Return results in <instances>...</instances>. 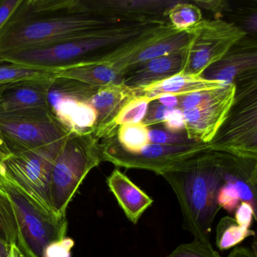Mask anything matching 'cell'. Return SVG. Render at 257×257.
I'll return each mask as SVG.
<instances>
[{
  "mask_svg": "<svg viewBox=\"0 0 257 257\" xmlns=\"http://www.w3.org/2000/svg\"><path fill=\"white\" fill-rule=\"evenodd\" d=\"M135 21L84 11L81 0H22L0 32V55L83 37Z\"/></svg>",
  "mask_w": 257,
  "mask_h": 257,
  "instance_id": "cell-1",
  "label": "cell"
},
{
  "mask_svg": "<svg viewBox=\"0 0 257 257\" xmlns=\"http://www.w3.org/2000/svg\"><path fill=\"white\" fill-rule=\"evenodd\" d=\"M224 153L197 155L162 174L181 207L183 227L195 240L210 243L213 221L220 210L218 193L222 182Z\"/></svg>",
  "mask_w": 257,
  "mask_h": 257,
  "instance_id": "cell-2",
  "label": "cell"
},
{
  "mask_svg": "<svg viewBox=\"0 0 257 257\" xmlns=\"http://www.w3.org/2000/svg\"><path fill=\"white\" fill-rule=\"evenodd\" d=\"M160 22L159 19H149L118 22L88 35L15 51L0 55V58L6 62L53 72L94 64L106 49L138 35Z\"/></svg>",
  "mask_w": 257,
  "mask_h": 257,
  "instance_id": "cell-3",
  "label": "cell"
},
{
  "mask_svg": "<svg viewBox=\"0 0 257 257\" xmlns=\"http://www.w3.org/2000/svg\"><path fill=\"white\" fill-rule=\"evenodd\" d=\"M0 188L7 194L18 228L17 246L26 257H46L48 249L67 237V220L43 208L0 172Z\"/></svg>",
  "mask_w": 257,
  "mask_h": 257,
  "instance_id": "cell-4",
  "label": "cell"
},
{
  "mask_svg": "<svg viewBox=\"0 0 257 257\" xmlns=\"http://www.w3.org/2000/svg\"><path fill=\"white\" fill-rule=\"evenodd\" d=\"M102 162L100 141L94 133L68 134L54 162L49 185L51 207L66 216L67 207L88 173Z\"/></svg>",
  "mask_w": 257,
  "mask_h": 257,
  "instance_id": "cell-5",
  "label": "cell"
},
{
  "mask_svg": "<svg viewBox=\"0 0 257 257\" xmlns=\"http://www.w3.org/2000/svg\"><path fill=\"white\" fill-rule=\"evenodd\" d=\"M187 30L189 43L182 54L180 72L198 76H202L246 36L241 28L219 19L202 20Z\"/></svg>",
  "mask_w": 257,
  "mask_h": 257,
  "instance_id": "cell-6",
  "label": "cell"
},
{
  "mask_svg": "<svg viewBox=\"0 0 257 257\" xmlns=\"http://www.w3.org/2000/svg\"><path fill=\"white\" fill-rule=\"evenodd\" d=\"M235 93L228 118L210 144L212 151L257 159L256 80Z\"/></svg>",
  "mask_w": 257,
  "mask_h": 257,
  "instance_id": "cell-7",
  "label": "cell"
},
{
  "mask_svg": "<svg viewBox=\"0 0 257 257\" xmlns=\"http://www.w3.org/2000/svg\"><path fill=\"white\" fill-rule=\"evenodd\" d=\"M64 138L35 150L10 155L3 164V173L7 178L52 213L49 200L51 174Z\"/></svg>",
  "mask_w": 257,
  "mask_h": 257,
  "instance_id": "cell-8",
  "label": "cell"
},
{
  "mask_svg": "<svg viewBox=\"0 0 257 257\" xmlns=\"http://www.w3.org/2000/svg\"><path fill=\"white\" fill-rule=\"evenodd\" d=\"M97 88L74 79L54 76L48 94L49 110L69 134L94 133L97 112L89 99Z\"/></svg>",
  "mask_w": 257,
  "mask_h": 257,
  "instance_id": "cell-9",
  "label": "cell"
},
{
  "mask_svg": "<svg viewBox=\"0 0 257 257\" xmlns=\"http://www.w3.org/2000/svg\"><path fill=\"white\" fill-rule=\"evenodd\" d=\"M0 132L10 155L45 147L69 134L49 110L0 114Z\"/></svg>",
  "mask_w": 257,
  "mask_h": 257,
  "instance_id": "cell-10",
  "label": "cell"
},
{
  "mask_svg": "<svg viewBox=\"0 0 257 257\" xmlns=\"http://www.w3.org/2000/svg\"><path fill=\"white\" fill-rule=\"evenodd\" d=\"M209 151H212L210 144L194 141L171 145L150 143L137 154H127L100 142L102 161L111 162L121 168L147 170L161 176L181 162Z\"/></svg>",
  "mask_w": 257,
  "mask_h": 257,
  "instance_id": "cell-11",
  "label": "cell"
},
{
  "mask_svg": "<svg viewBox=\"0 0 257 257\" xmlns=\"http://www.w3.org/2000/svg\"><path fill=\"white\" fill-rule=\"evenodd\" d=\"M257 159L237 157L224 153L222 182L218 193V205L234 213L242 203L256 211Z\"/></svg>",
  "mask_w": 257,
  "mask_h": 257,
  "instance_id": "cell-12",
  "label": "cell"
},
{
  "mask_svg": "<svg viewBox=\"0 0 257 257\" xmlns=\"http://www.w3.org/2000/svg\"><path fill=\"white\" fill-rule=\"evenodd\" d=\"M236 88L235 84H230L225 87L223 94L216 100L182 110L188 140L204 144L213 141L234 104Z\"/></svg>",
  "mask_w": 257,
  "mask_h": 257,
  "instance_id": "cell-13",
  "label": "cell"
},
{
  "mask_svg": "<svg viewBox=\"0 0 257 257\" xmlns=\"http://www.w3.org/2000/svg\"><path fill=\"white\" fill-rule=\"evenodd\" d=\"M54 76L9 84L0 97V114L49 110L48 94Z\"/></svg>",
  "mask_w": 257,
  "mask_h": 257,
  "instance_id": "cell-14",
  "label": "cell"
},
{
  "mask_svg": "<svg viewBox=\"0 0 257 257\" xmlns=\"http://www.w3.org/2000/svg\"><path fill=\"white\" fill-rule=\"evenodd\" d=\"M243 40L233 46L228 53L217 63L207 68L204 78L225 82L226 85L236 84L240 79H251L257 68L256 43Z\"/></svg>",
  "mask_w": 257,
  "mask_h": 257,
  "instance_id": "cell-15",
  "label": "cell"
},
{
  "mask_svg": "<svg viewBox=\"0 0 257 257\" xmlns=\"http://www.w3.org/2000/svg\"><path fill=\"white\" fill-rule=\"evenodd\" d=\"M137 97L136 91L121 83L112 84L96 90L89 103L97 112L94 135L97 139L109 138L111 127L120 111L129 101Z\"/></svg>",
  "mask_w": 257,
  "mask_h": 257,
  "instance_id": "cell-16",
  "label": "cell"
},
{
  "mask_svg": "<svg viewBox=\"0 0 257 257\" xmlns=\"http://www.w3.org/2000/svg\"><path fill=\"white\" fill-rule=\"evenodd\" d=\"M110 192L129 221L138 224L146 210L153 204V199L134 183L118 168L106 178Z\"/></svg>",
  "mask_w": 257,
  "mask_h": 257,
  "instance_id": "cell-17",
  "label": "cell"
},
{
  "mask_svg": "<svg viewBox=\"0 0 257 257\" xmlns=\"http://www.w3.org/2000/svg\"><path fill=\"white\" fill-rule=\"evenodd\" d=\"M182 54L160 57L135 66L124 72L120 83L140 88L171 77L181 71Z\"/></svg>",
  "mask_w": 257,
  "mask_h": 257,
  "instance_id": "cell-18",
  "label": "cell"
},
{
  "mask_svg": "<svg viewBox=\"0 0 257 257\" xmlns=\"http://www.w3.org/2000/svg\"><path fill=\"white\" fill-rule=\"evenodd\" d=\"M226 85H228L225 82L207 79L203 76L180 72L163 80L134 89L136 91L137 96H144L155 100L158 96L162 94L184 96L198 91L223 88Z\"/></svg>",
  "mask_w": 257,
  "mask_h": 257,
  "instance_id": "cell-19",
  "label": "cell"
},
{
  "mask_svg": "<svg viewBox=\"0 0 257 257\" xmlns=\"http://www.w3.org/2000/svg\"><path fill=\"white\" fill-rule=\"evenodd\" d=\"M189 33L186 31L175 30L173 32L161 37L135 55L126 64L125 71L129 69L150 60L174 54H182L189 43Z\"/></svg>",
  "mask_w": 257,
  "mask_h": 257,
  "instance_id": "cell-20",
  "label": "cell"
},
{
  "mask_svg": "<svg viewBox=\"0 0 257 257\" xmlns=\"http://www.w3.org/2000/svg\"><path fill=\"white\" fill-rule=\"evenodd\" d=\"M55 77L74 79L90 86L100 88L120 83L121 76L112 67L102 64H90L54 72Z\"/></svg>",
  "mask_w": 257,
  "mask_h": 257,
  "instance_id": "cell-21",
  "label": "cell"
},
{
  "mask_svg": "<svg viewBox=\"0 0 257 257\" xmlns=\"http://www.w3.org/2000/svg\"><path fill=\"white\" fill-rule=\"evenodd\" d=\"M149 132V127L143 122L125 124L117 129V142L113 138L103 140V142L127 154H137L150 144Z\"/></svg>",
  "mask_w": 257,
  "mask_h": 257,
  "instance_id": "cell-22",
  "label": "cell"
},
{
  "mask_svg": "<svg viewBox=\"0 0 257 257\" xmlns=\"http://www.w3.org/2000/svg\"><path fill=\"white\" fill-rule=\"evenodd\" d=\"M254 234L253 231L239 225L234 218L225 216L219 221L216 228V245L221 250H225Z\"/></svg>",
  "mask_w": 257,
  "mask_h": 257,
  "instance_id": "cell-23",
  "label": "cell"
},
{
  "mask_svg": "<svg viewBox=\"0 0 257 257\" xmlns=\"http://www.w3.org/2000/svg\"><path fill=\"white\" fill-rule=\"evenodd\" d=\"M152 101L151 99L144 96H137L129 101L112 121L109 138L115 136V132L120 126L142 122Z\"/></svg>",
  "mask_w": 257,
  "mask_h": 257,
  "instance_id": "cell-24",
  "label": "cell"
},
{
  "mask_svg": "<svg viewBox=\"0 0 257 257\" xmlns=\"http://www.w3.org/2000/svg\"><path fill=\"white\" fill-rule=\"evenodd\" d=\"M168 22L178 31H186L203 20L201 10L189 4H178L168 7L165 12Z\"/></svg>",
  "mask_w": 257,
  "mask_h": 257,
  "instance_id": "cell-25",
  "label": "cell"
},
{
  "mask_svg": "<svg viewBox=\"0 0 257 257\" xmlns=\"http://www.w3.org/2000/svg\"><path fill=\"white\" fill-rule=\"evenodd\" d=\"M53 75V71L33 68L22 64L9 62L0 64V85H7L29 79L48 77Z\"/></svg>",
  "mask_w": 257,
  "mask_h": 257,
  "instance_id": "cell-26",
  "label": "cell"
},
{
  "mask_svg": "<svg viewBox=\"0 0 257 257\" xmlns=\"http://www.w3.org/2000/svg\"><path fill=\"white\" fill-rule=\"evenodd\" d=\"M0 238L12 245H17L18 228L11 201L0 188Z\"/></svg>",
  "mask_w": 257,
  "mask_h": 257,
  "instance_id": "cell-27",
  "label": "cell"
},
{
  "mask_svg": "<svg viewBox=\"0 0 257 257\" xmlns=\"http://www.w3.org/2000/svg\"><path fill=\"white\" fill-rule=\"evenodd\" d=\"M167 257H221L211 243H205L194 239L189 243H182Z\"/></svg>",
  "mask_w": 257,
  "mask_h": 257,
  "instance_id": "cell-28",
  "label": "cell"
},
{
  "mask_svg": "<svg viewBox=\"0 0 257 257\" xmlns=\"http://www.w3.org/2000/svg\"><path fill=\"white\" fill-rule=\"evenodd\" d=\"M227 86V85H226ZM216 89L206 90L192 93L184 96H179V109L181 110L197 107L220 97L225 91V87Z\"/></svg>",
  "mask_w": 257,
  "mask_h": 257,
  "instance_id": "cell-29",
  "label": "cell"
},
{
  "mask_svg": "<svg viewBox=\"0 0 257 257\" xmlns=\"http://www.w3.org/2000/svg\"><path fill=\"white\" fill-rule=\"evenodd\" d=\"M173 109L174 108L168 107L162 104L158 100H153L149 105L147 115L142 122L147 127L159 123L165 122Z\"/></svg>",
  "mask_w": 257,
  "mask_h": 257,
  "instance_id": "cell-30",
  "label": "cell"
},
{
  "mask_svg": "<svg viewBox=\"0 0 257 257\" xmlns=\"http://www.w3.org/2000/svg\"><path fill=\"white\" fill-rule=\"evenodd\" d=\"M150 144L159 145H171V144H186L192 142L188 140L186 135L183 136L181 134H173L171 132L155 129L150 130L148 134Z\"/></svg>",
  "mask_w": 257,
  "mask_h": 257,
  "instance_id": "cell-31",
  "label": "cell"
},
{
  "mask_svg": "<svg viewBox=\"0 0 257 257\" xmlns=\"http://www.w3.org/2000/svg\"><path fill=\"white\" fill-rule=\"evenodd\" d=\"M164 123L167 132L171 133L179 134L185 130L186 124L183 111L179 108H174Z\"/></svg>",
  "mask_w": 257,
  "mask_h": 257,
  "instance_id": "cell-32",
  "label": "cell"
},
{
  "mask_svg": "<svg viewBox=\"0 0 257 257\" xmlns=\"http://www.w3.org/2000/svg\"><path fill=\"white\" fill-rule=\"evenodd\" d=\"M74 246L71 238L66 237L50 246L46 252V257H70V250Z\"/></svg>",
  "mask_w": 257,
  "mask_h": 257,
  "instance_id": "cell-33",
  "label": "cell"
},
{
  "mask_svg": "<svg viewBox=\"0 0 257 257\" xmlns=\"http://www.w3.org/2000/svg\"><path fill=\"white\" fill-rule=\"evenodd\" d=\"M22 0H0V32Z\"/></svg>",
  "mask_w": 257,
  "mask_h": 257,
  "instance_id": "cell-34",
  "label": "cell"
},
{
  "mask_svg": "<svg viewBox=\"0 0 257 257\" xmlns=\"http://www.w3.org/2000/svg\"><path fill=\"white\" fill-rule=\"evenodd\" d=\"M17 245H12L0 238V257H22Z\"/></svg>",
  "mask_w": 257,
  "mask_h": 257,
  "instance_id": "cell-35",
  "label": "cell"
},
{
  "mask_svg": "<svg viewBox=\"0 0 257 257\" xmlns=\"http://www.w3.org/2000/svg\"><path fill=\"white\" fill-rule=\"evenodd\" d=\"M156 100L170 108H178L179 102H180L179 96L171 94H161L156 97Z\"/></svg>",
  "mask_w": 257,
  "mask_h": 257,
  "instance_id": "cell-36",
  "label": "cell"
},
{
  "mask_svg": "<svg viewBox=\"0 0 257 257\" xmlns=\"http://www.w3.org/2000/svg\"><path fill=\"white\" fill-rule=\"evenodd\" d=\"M228 257H257L255 249L244 246H237L228 254Z\"/></svg>",
  "mask_w": 257,
  "mask_h": 257,
  "instance_id": "cell-37",
  "label": "cell"
},
{
  "mask_svg": "<svg viewBox=\"0 0 257 257\" xmlns=\"http://www.w3.org/2000/svg\"><path fill=\"white\" fill-rule=\"evenodd\" d=\"M7 85H0V97H1V95H2L3 92H4V90L7 88ZM0 152L3 153V154L7 156H10V154L9 153L8 150H7V147H6L5 144H4V140H3L2 135H1V132H0Z\"/></svg>",
  "mask_w": 257,
  "mask_h": 257,
  "instance_id": "cell-38",
  "label": "cell"
},
{
  "mask_svg": "<svg viewBox=\"0 0 257 257\" xmlns=\"http://www.w3.org/2000/svg\"><path fill=\"white\" fill-rule=\"evenodd\" d=\"M8 157L9 156H5V155L3 154V153L0 152V170L3 168V164H4V160Z\"/></svg>",
  "mask_w": 257,
  "mask_h": 257,
  "instance_id": "cell-39",
  "label": "cell"
},
{
  "mask_svg": "<svg viewBox=\"0 0 257 257\" xmlns=\"http://www.w3.org/2000/svg\"><path fill=\"white\" fill-rule=\"evenodd\" d=\"M4 62H6V61H4V60L1 59V58H0V64H3V63Z\"/></svg>",
  "mask_w": 257,
  "mask_h": 257,
  "instance_id": "cell-40",
  "label": "cell"
},
{
  "mask_svg": "<svg viewBox=\"0 0 257 257\" xmlns=\"http://www.w3.org/2000/svg\"><path fill=\"white\" fill-rule=\"evenodd\" d=\"M22 257H26V256H25V255H24V254H23V255H22Z\"/></svg>",
  "mask_w": 257,
  "mask_h": 257,
  "instance_id": "cell-41",
  "label": "cell"
}]
</instances>
